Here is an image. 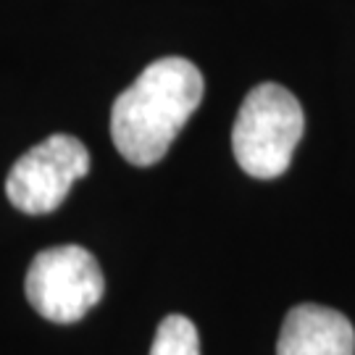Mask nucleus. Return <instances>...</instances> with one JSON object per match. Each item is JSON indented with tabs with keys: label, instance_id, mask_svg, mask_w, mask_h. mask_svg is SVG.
Segmentation results:
<instances>
[{
	"label": "nucleus",
	"instance_id": "1",
	"mask_svg": "<svg viewBox=\"0 0 355 355\" xmlns=\"http://www.w3.org/2000/svg\"><path fill=\"white\" fill-rule=\"evenodd\" d=\"M203 89L200 69L187 58L171 55L142 69L111 111L116 150L135 166L158 164L198 111Z\"/></svg>",
	"mask_w": 355,
	"mask_h": 355
},
{
	"label": "nucleus",
	"instance_id": "6",
	"mask_svg": "<svg viewBox=\"0 0 355 355\" xmlns=\"http://www.w3.org/2000/svg\"><path fill=\"white\" fill-rule=\"evenodd\" d=\"M150 355H200V337L187 316H166L158 324Z\"/></svg>",
	"mask_w": 355,
	"mask_h": 355
},
{
	"label": "nucleus",
	"instance_id": "3",
	"mask_svg": "<svg viewBox=\"0 0 355 355\" xmlns=\"http://www.w3.org/2000/svg\"><path fill=\"white\" fill-rule=\"evenodd\" d=\"M26 300L53 324H74L103 300L105 279L82 245H58L35 255L24 282Z\"/></svg>",
	"mask_w": 355,
	"mask_h": 355
},
{
	"label": "nucleus",
	"instance_id": "2",
	"mask_svg": "<svg viewBox=\"0 0 355 355\" xmlns=\"http://www.w3.org/2000/svg\"><path fill=\"white\" fill-rule=\"evenodd\" d=\"M303 108L282 85H258L242 101L232 127V150L245 174L277 179L292 164V153L303 137Z\"/></svg>",
	"mask_w": 355,
	"mask_h": 355
},
{
	"label": "nucleus",
	"instance_id": "4",
	"mask_svg": "<svg viewBox=\"0 0 355 355\" xmlns=\"http://www.w3.org/2000/svg\"><path fill=\"white\" fill-rule=\"evenodd\" d=\"M89 171V153L71 135H51L11 166L6 195L21 214L45 216L66 200L71 184Z\"/></svg>",
	"mask_w": 355,
	"mask_h": 355
},
{
	"label": "nucleus",
	"instance_id": "5",
	"mask_svg": "<svg viewBox=\"0 0 355 355\" xmlns=\"http://www.w3.org/2000/svg\"><path fill=\"white\" fill-rule=\"evenodd\" d=\"M277 355H355V329L327 305H295L279 331Z\"/></svg>",
	"mask_w": 355,
	"mask_h": 355
}]
</instances>
